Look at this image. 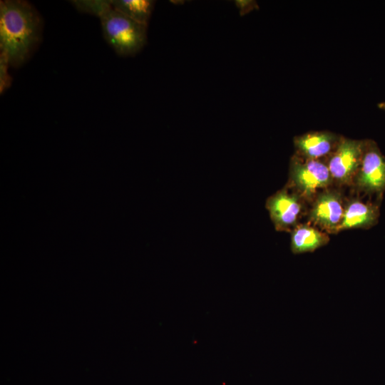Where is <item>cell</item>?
<instances>
[{
	"instance_id": "obj_1",
	"label": "cell",
	"mask_w": 385,
	"mask_h": 385,
	"mask_svg": "<svg viewBox=\"0 0 385 385\" xmlns=\"http://www.w3.org/2000/svg\"><path fill=\"white\" fill-rule=\"evenodd\" d=\"M43 22L28 1L0 2V48L10 66L18 67L31 56L42 35Z\"/></svg>"
},
{
	"instance_id": "obj_2",
	"label": "cell",
	"mask_w": 385,
	"mask_h": 385,
	"mask_svg": "<svg viewBox=\"0 0 385 385\" xmlns=\"http://www.w3.org/2000/svg\"><path fill=\"white\" fill-rule=\"evenodd\" d=\"M105 40L123 56L138 53L147 42V25L109 8L99 17Z\"/></svg>"
},
{
	"instance_id": "obj_3",
	"label": "cell",
	"mask_w": 385,
	"mask_h": 385,
	"mask_svg": "<svg viewBox=\"0 0 385 385\" xmlns=\"http://www.w3.org/2000/svg\"><path fill=\"white\" fill-rule=\"evenodd\" d=\"M286 185L310 203L322 191L332 188L334 182L324 161L306 159L293 155L289 161Z\"/></svg>"
},
{
	"instance_id": "obj_4",
	"label": "cell",
	"mask_w": 385,
	"mask_h": 385,
	"mask_svg": "<svg viewBox=\"0 0 385 385\" xmlns=\"http://www.w3.org/2000/svg\"><path fill=\"white\" fill-rule=\"evenodd\" d=\"M351 187L359 193L376 195L381 202L385 191V155L371 139L364 140V150L359 168Z\"/></svg>"
},
{
	"instance_id": "obj_5",
	"label": "cell",
	"mask_w": 385,
	"mask_h": 385,
	"mask_svg": "<svg viewBox=\"0 0 385 385\" xmlns=\"http://www.w3.org/2000/svg\"><path fill=\"white\" fill-rule=\"evenodd\" d=\"M363 150L364 140L341 136L337 146L324 161L334 185L351 187L361 164Z\"/></svg>"
},
{
	"instance_id": "obj_6",
	"label": "cell",
	"mask_w": 385,
	"mask_h": 385,
	"mask_svg": "<svg viewBox=\"0 0 385 385\" xmlns=\"http://www.w3.org/2000/svg\"><path fill=\"white\" fill-rule=\"evenodd\" d=\"M306 202L285 185L270 196L265 207L277 231L291 232L307 213Z\"/></svg>"
},
{
	"instance_id": "obj_7",
	"label": "cell",
	"mask_w": 385,
	"mask_h": 385,
	"mask_svg": "<svg viewBox=\"0 0 385 385\" xmlns=\"http://www.w3.org/2000/svg\"><path fill=\"white\" fill-rule=\"evenodd\" d=\"M341 191L329 188L319 192L310 202L307 215L309 223L327 234H337L344 210Z\"/></svg>"
},
{
	"instance_id": "obj_8",
	"label": "cell",
	"mask_w": 385,
	"mask_h": 385,
	"mask_svg": "<svg viewBox=\"0 0 385 385\" xmlns=\"http://www.w3.org/2000/svg\"><path fill=\"white\" fill-rule=\"evenodd\" d=\"M342 135L329 130L310 131L293 138L294 155L325 161L337 146Z\"/></svg>"
},
{
	"instance_id": "obj_9",
	"label": "cell",
	"mask_w": 385,
	"mask_h": 385,
	"mask_svg": "<svg viewBox=\"0 0 385 385\" xmlns=\"http://www.w3.org/2000/svg\"><path fill=\"white\" fill-rule=\"evenodd\" d=\"M379 202H365L358 198L345 200L344 215L337 233L350 229H369L378 222Z\"/></svg>"
},
{
	"instance_id": "obj_10",
	"label": "cell",
	"mask_w": 385,
	"mask_h": 385,
	"mask_svg": "<svg viewBox=\"0 0 385 385\" xmlns=\"http://www.w3.org/2000/svg\"><path fill=\"white\" fill-rule=\"evenodd\" d=\"M290 234V248L294 255L314 252L329 242V234L309 222L299 223Z\"/></svg>"
},
{
	"instance_id": "obj_11",
	"label": "cell",
	"mask_w": 385,
	"mask_h": 385,
	"mask_svg": "<svg viewBox=\"0 0 385 385\" xmlns=\"http://www.w3.org/2000/svg\"><path fill=\"white\" fill-rule=\"evenodd\" d=\"M115 10L130 19L148 26L155 1L153 0H111Z\"/></svg>"
},
{
	"instance_id": "obj_12",
	"label": "cell",
	"mask_w": 385,
	"mask_h": 385,
	"mask_svg": "<svg viewBox=\"0 0 385 385\" xmlns=\"http://www.w3.org/2000/svg\"><path fill=\"white\" fill-rule=\"evenodd\" d=\"M71 3L78 11L98 18L111 7V0H77L71 1Z\"/></svg>"
},
{
	"instance_id": "obj_13",
	"label": "cell",
	"mask_w": 385,
	"mask_h": 385,
	"mask_svg": "<svg viewBox=\"0 0 385 385\" xmlns=\"http://www.w3.org/2000/svg\"><path fill=\"white\" fill-rule=\"evenodd\" d=\"M10 66L6 56L1 53L0 55V90L4 92L9 86L10 77L8 68Z\"/></svg>"
},
{
	"instance_id": "obj_14",
	"label": "cell",
	"mask_w": 385,
	"mask_h": 385,
	"mask_svg": "<svg viewBox=\"0 0 385 385\" xmlns=\"http://www.w3.org/2000/svg\"><path fill=\"white\" fill-rule=\"evenodd\" d=\"M235 4L241 15H244L255 8L256 3L252 1H235Z\"/></svg>"
},
{
	"instance_id": "obj_15",
	"label": "cell",
	"mask_w": 385,
	"mask_h": 385,
	"mask_svg": "<svg viewBox=\"0 0 385 385\" xmlns=\"http://www.w3.org/2000/svg\"><path fill=\"white\" fill-rule=\"evenodd\" d=\"M377 106L379 108H380L381 110H383L384 111H385V101L384 102H381L377 104Z\"/></svg>"
}]
</instances>
